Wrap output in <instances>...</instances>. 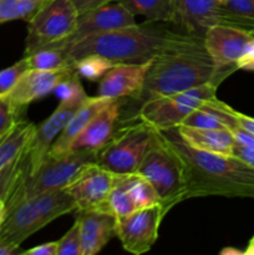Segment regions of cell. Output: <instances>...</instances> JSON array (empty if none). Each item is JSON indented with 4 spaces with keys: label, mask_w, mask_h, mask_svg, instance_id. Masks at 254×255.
Listing matches in <instances>:
<instances>
[{
    "label": "cell",
    "mask_w": 254,
    "mask_h": 255,
    "mask_svg": "<svg viewBox=\"0 0 254 255\" xmlns=\"http://www.w3.org/2000/svg\"><path fill=\"white\" fill-rule=\"evenodd\" d=\"M249 34L252 35V37H254V29H253V30H251V31H249Z\"/></svg>",
    "instance_id": "44"
},
{
    "label": "cell",
    "mask_w": 254,
    "mask_h": 255,
    "mask_svg": "<svg viewBox=\"0 0 254 255\" xmlns=\"http://www.w3.org/2000/svg\"><path fill=\"white\" fill-rule=\"evenodd\" d=\"M116 62L106 59L100 55H86L80 57L74 62V70L80 79L89 80V81H100L107 74Z\"/></svg>",
    "instance_id": "28"
},
{
    "label": "cell",
    "mask_w": 254,
    "mask_h": 255,
    "mask_svg": "<svg viewBox=\"0 0 254 255\" xmlns=\"http://www.w3.org/2000/svg\"><path fill=\"white\" fill-rule=\"evenodd\" d=\"M244 255H254V237L249 241L248 246H247L246 251H244Z\"/></svg>",
    "instance_id": "43"
},
{
    "label": "cell",
    "mask_w": 254,
    "mask_h": 255,
    "mask_svg": "<svg viewBox=\"0 0 254 255\" xmlns=\"http://www.w3.org/2000/svg\"><path fill=\"white\" fill-rule=\"evenodd\" d=\"M125 176L126 174H119L116 184L109 197V208L116 216V218L128 216L134 211H138L129 193Z\"/></svg>",
    "instance_id": "29"
},
{
    "label": "cell",
    "mask_w": 254,
    "mask_h": 255,
    "mask_svg": "<svg viewBox=\"0 0 254 255\" xmlns=\"http://www.w3.org/2000/svg\"><path fill=\"white\" fill-rule=\"evenodd\" d=\"M227 77L214 67L204 47L203 37L177 32L151 61L143 89L136 101L141 106L149 100L187 91L208 82L221 85Z\"/></svg>",
    "instance_id": "1"
},
{
    "label": "cell",
    "mask_w": 254,
    "mask_h": 255,
    "mask_svg": "<svg viewBox=\"0 0 254 255\" xmlns=\"http://www.w3.org/2000/svg\"><path fill=\"white\" fill-rule=\"evenodd\" d=\"M229 132L233 136L234 141L238 146L246 147V148H253L254 149V134L251 133V132L246 131L244 128H242L241 126L237 125V122H233V124L229 125L227 127Z\"/></svg>",
    "instance_id": "34"
},
{
    "label": "cell",
    "mask_w": 254,
    "mask_h": 255,
    "mask_svg": "<svg viewBox=\"0 0 254 255\" xmlns=\"http://www.w3.org/2000/svg\"><path fill=\"white\" fill-rule=\"evenodd\" d=\"M136 173L146 178L156 189L167 213L187 199L182 159L161 131L154 129Z\"/></svg>",
    "instance_id": "6"
},
{
    "label": "cell",
    "mask_w": 254,
    "mask_h": 255,
    "mask_svg": "<svg viewBox=\"0 0 254 255\" xmlns=\"http://www.w3.org/2000/svg\"><path fill=\"white\" fill-rule=\"evenodd\" d=\"M82 255H95L116 237V216L109 211H79Z\"/></svg>",
    "instance_id": "18"
},
{
    "label": "cell",
    "mask_w": 254,
    "mask_h": 255,
    "mask_svg": "<svg viewBox=\"0 0 254 255\" xmlns=\"http://www.w3.org/2000/svg\"><path fill=\"white\" fill-rule=\"evenodd\" d=\"M49 0H0V24L12 20L29 21Z\"/></svg>",
    "instance_id": "26"
},
{
    "label": "cell",
    "mask_w": 254,
    "mask_h": 255,
    "mask_svg": "<svg viewBox=\"0 0 254 255\" xmlns=\"http://www.w3.org/2000/svg\"><path fill=\"white\" fill-rule=\"evenodd\" d=\"M176 34L158 22L147 20L143 24L89 36L62 49L72 65L80 57L91 54L104 56L116 64H143L158 55Z\"/></svg>",
    "instance_id": "3"
},
{
    "label": "cell",
    "mask_w": 254,
    "mask_h": 255,
    "mask_svg": "<svg viewBox=\"0 0 254 255\" xmlns=\"http://www.w3.org/2000/svg\"><path fill=\"white\" fill-rule=\"evenodd\" d=\"M233 156L243 159L244 162H247L249 166H252L254 168V149L253 148H246V147L238 146V144L236 143V146H234Z\"/></svg>",
    "instance_id": "39"
},
{
    "label": "cell",
    "mask_w": 254,
    "mask_h": 255,
    "mask_svg": "<svg viewBox=\"0 0 254 255\" xmlns=\"http://www.w3.org/2000/svg\"><path fill=\"white\" fill-rule=\"evenodd\" d=\"M151 61L143 64H116L99 81V96L111 100L128 97L136 100L143 89Z\"/></svg>",
    "instance_id": "15"
},
{
    "label": "cell",
    "mask_w": 254,
    "mask_h": 255,
    "mask_svg": "<svg viewBox=\"0 0 254 255\" xmlns=\"http://www.w3.org/2000/svg\"><path fill=\"white\" fill-rule=\"evenodd\" d=\"M161 132L182 159L187 199L214 196L254 198V168L243 159L192 148L176 128Z\"/></svg>",
    "instance_id": "2"
},
{
    "label": "cell",
    "mask_w": 254,
    "mask_h": 255,
    "mask_svg": "<svg viewBox=\"0 0 254 255\" xmlns=\"http://www.w3.org/2000/svg\"><path fill=\"white\" fill-rule=\"evenodd\" d=\"M117 178L119 174L112 173L94 163L85 167L65 191L75 201L76 212L95 209L111 212L109 208V197Z\"/></svg>",
    "instance_id": "12"
},
{
    "label": "cell",
    "mask_w": 254,
    "mask_h": 255,
    "mask_svg": "<svg viewBox=\"0 0 254 255\" xmlns=\"http://www.w3.org/2000/svg\"><path fill=\"white\" fill-rule=\"evenodd\" d=\"M122 105L124 100H112L101 111L97 112L74 139L69 152L79 149L100 151L102 147L106 146L115 134V127L121 116Z\"/></svg>",
    "instance_id": "17"
},
{
    "label": "cell",
    "mask_w": 254,
    "mask_h": 255,
    "mask_svg": "<svg viewBox=\"0 0 254 255\" xmlns=\"http://www.w3.org/2000/svg\"><path fill=\"white\" fill-rule=\"evenodd\" d=\"M24 111L16 109L7 97L0 99V137L9 132L19 121L24 120L21 115Z\"/></svg>",
    "instance_id": "33"
},
{
    "label": "cell",
    "mask_w": 254,
    "mask_h": 255,
    "mask_svg": "<svg viewBox=\"0 0 254 255\" xmlns=\"http://www.w3.org/2000/svg\"><path fill=\"white\" fill-rule=\"evenodd\" d=\"M35 128L36 125L21 120L0 137V173L21 157L32 138Z\"/></svg>",
    "instance_id": "22"
},
{
    "label": "cell",
    "mask_w": 254,
    "mask_h": 255,
    "mask_svg": "<svg viewBox=\"0 0 254 255\" xmlns=\"http://www.w3.org/2000/svg\"><path fill=\"white\" fill-rule=\"evenodd\" d=\"M52 94L59 100V102L76 101V100H85L87 97L80 81V76L75 72V70H72L56 85Z\"/></svg>",
    "instance_id": "30"
},
{
    "label": "cell",
    "mask_w": 254,
    "mask_h": 255,
    "mask_svg": "<svg viewBox=\"0 0 254 255\" xmlns=\"http://www.w3.org/2000/svg\"><path fill=\"white\" fill-rule=\"evenodd\" d=\"M20 247L14 246V244L5 243V242H0V255H14L20 253Z\"/></svg>",
    "instance_id": "40"
},
{
    "label": "cell",
    "mask_w": 254,
    "mask_h": 255,
    "mask_svg": "<svg viewBox=\"0 0 254 255\" xmlns=\"http://www.w3.org/2000/svg\"><path fill=\"white\" fill-rule=\"evenodd\" d=\"M219 0H176L173 24L184 32L203 37L207 30L218 24Z\"/></svg>",
    "instance_id": "19"
},
{
    "label": "cell",
    "mask_w": 254,
    "mask_h": 255,
    "mask_svg": "<svg viewBox=\"0 0 254 255\" xmlns=\"http://www.w3.org/2000/svg\"><path fill=\"white\" fill-rule=\"evenodd\" d=\"M224 1H227V0H219V2H224Z\"/></svg>",
    "instance_id": "45"
},
{
    "label": "cell",
    "mask_w": 254,
    "mask_h": 255,
    "mask_svg": "<svg viewBox=\"0 0 254 255\" xmlns=\"http://www.w3.org/2000/svg\"><path fill=\"white\" fill-rule=\"evenodd\" d=\"M57 255H82L81 251V233H80V224L77 219L71 228L64 234L60 241H57Z\"/></svg>",
    "instance_id": "32"
},
{
    "label": "cell",
    "mask_w": 254,
    "mask_h": 255,
    "mask_svg": "<svg viewBox=\"0 0 254 255\" xmlns=\"http://www.w3.org/2000/svg\"><path fill=\"white\" fill-rule=\"evenodd\" d=\"M154 129L139 121L122 128L97 153V164L115 174L136 173Z\"/></svg>",
    "instance_id": "9"
},
{
    "label": "cell",
    "mask_w": 254,
    "mask_h": 255,
    "mask_svg": "<svg viewBox=\"0 0 254 255\" xmlns=\"http://www.w3.org/2000/svg\"><path fill=\"white\" fill-rule=\"evenodd\" d=\"M218 86L216 82H208L187 91L149 100L139 106L137 119L156 131L176 128L194 110L217 97Z\"/></svg>",
    "instance_id": "7"
},
{
    "label": "cell",
    "mask_w": 254,
    "mask_h": 255,
    "mask_svg": "<svg viewBox=\"0 0 254 255\" xmlns=\"http://www.w3.org/2000/svg\"><path fill=\"white\" fill-rule=\"evenodd\" d=\"M111 101V99L102 96L87 97L84 104L79 107V110L72 115L70 121L67 122L65 128L60 133V136L55 139L47 157H59L67 153L74 139L79 136L80 132L85 128V126L91 121L92 117Z\"/></svg>",
    "instance_id": "20"
},
{
    "label": "cell",
    "mask_w": 254,
    "mask_h": 255,
    "mask_svg": "<svg viewBox=\"0 0 254 255\" xmlns=\"http://www.w3.org/2000/svg\"><path fill=\"white\" fill-rule=\"evenodd\" d=\"M237 69L254 71V37H252L248 44H247L243 55L238 60Z\"/></svg>",
    "instance_id": "35"
},
{
    "label": "cell",
    "mask_w": 254,
    "mask_h": 255,
    "mask_svg": "<svg viewBox=\"0 0 254 255\" xmlns=\"http://www.w3.org/2000/svg\"><path fill=\"white\" fill-rule=\"evenodd\" d=\"M134 24H137L134 15L121 2L112 1L104 6L79 14L76 29L69 39H66L60 45V49L89 36L104 34V32L131 26Z\"/></svg>",
    "instance_id": "14"
},
{
    "label": "cell",
    "mask_w": 254,
    "mask_h": 255,
    "mask_svg": "<svg viewBox=\"0 0 254 255\" xmlns=\"http://www.w3.org/2000/svg\"><path fill=\"white\" fill-rule=\"evenodd\" d=\"M125 179H126V184L137 209L161 204V199H159L156 189L146 178L139 176L138 173H131L126 174Z\"/></svg>",
    "instance_id": "27"
},
{
    "label": "cell",
    "mask_w": 254,
    "mask_h": 255,
    "mask_svg": "<svg viewBox=\"0 0 254 255\" xmlns=\"http://www.w3.org/2000/svg\"><path fill=\"white\" fill-rule=\"evenodd\" d=\"M97 153L99 151L79 149L59 157H47L31 174H22L21 162V172L5 197L6 211L31 197L65 189L85 167L97 163Z\"/></svg>",
    "instance_id": "4"
},
{
    "label": "cell",
    "mask_w": 254,
    "mask_h": 255,
    "mask_svg": "<svg viewBox=\"0 0 254 255\" xmlns=\"http://www.w3.org/2000/svg\"><path fill=\"white\" fill-rule=\"evenodd\" d=\"M85 100L60 102L57 109L45 121L36 126L27 148L22 153V174L34 173L46 161L55 139L60 136L72 115L79 110Z\"/></svg>",
    "instance_id": "11"
},
{
    "label": "cell",
    "mask_w": 254,
    "mask_h": 255,
    "mask_svg": "<svg viewBox=\"0 0 254 255\" xmlns=\"http://www.w3.org/2000/svg\"><path fill=\"white\" fill-rule=\"evenodd\" d=\"M57 247L59 243L56 242H49V243L40 244V246L34 247L31 249L21 252V254L26 255H57Z\"/></svg>",
    "instance_id": "37"
},
{
    "label": "cell",
    "mask_w": 254,
    "mask_h": 255,
    "mask_svg": "<svg viewBox=\"0 0 254 255\" xmlns=\"http://www.w3.org/2000/svg\"><path fill=\"white\" fill-rule=\"evenodd\" d=\"M132 14L142 15L148 21L174 22L176 0H117Z\"/></svg>",
    "instance_id": "24"
},
{
    "label": "cell",
    "mask_w": 254,
    "mask_h": 255,
    "mask_svg": "<svg viewBox=\"0 0 254 255\" xmlns=\"http://www.w3.org/2000/svg\"><path fill=\"white\" fill-rule=\"evenodd\" d=\"M176 129L183 142L192 148L209 153L233 156L236 141L228 129L197 128L183 125L176 127Z\"/></svg>",
    "instance_id": "21"
},
{
    "label": "cell",
    "mask_w": 254,
    "mask_h": 255,
    "mask_svg": "<svg viewBox=\"0 0 254 255\" xmlns=\"http://www.w3.org/2000/svg\"><path fill=\"white\" fill-rule=\"evenodd\" d=\"M71 1L74 4L75 9L77 10V12L82 14V12H86L92 9H96V7L104 6V5L110 4L112 1H117V0H71Z\"/></svg>",
    "instance_id": "36"
},
{
    "label": "cell",
    "mask_w": 254,
    "mask_h": 255,
    "mask_svg": "<svg viewBox=\"0 0 254 255\" xmlns=\"http://www.w3.org/2000/svg\"><path fill=\"white\" fill-rule=\"evenodd\" d=\"M167 216L162 204L138 209L116 221V237L128 253L141 255L151 251L158 239L159 227Z\"/></svg>",
    "instance_id": "10"
},
{
    "label": "cell",
    "mask_w": 254,
    "mask_h": 255,
    "mask_svg": "<svg viewBox=\"0 0 254 255\" xmlns=\"http://www.w3.org/2000/svg\"><path fill=\"white\" fill-rule=\"evenodd\" d=\"M252 35L246 30L216 24L203 36L204 47L211 56L214 67L227 76L237 71V64Z\"/></svg>",
    "instance_id": "13"
},
{
    "label": "cell",
    "mask_w": 254,
    "mask_h": 255,
    "mask_svg": "<svg viewBox=\"0 0 254 255\" xmlns=\"http://www.w3.org/2000/svg\"><path fill=\"white\" fill-rule=\"evenodd\" d=\"M72 70L74 67L57 70V71L29 69L20 77L16 86L6 97L16 109L25 111V109L30 104L52 94L56 85L64 77H66Z\"/></svg>",
    "instance_id": "16"
},
{
    "label": "cell",
    "mask_w": 254,
    "mask_h": 255,
    "mask_svg": "<svg viewBox=\"0 0 254 255\" xmlns=\"http://www.w3.org/2000/svg\"><path fill=\"white\" fill-rule=\"evenodd\" d=\"M77 17L71 0H49L27 21L25 55L45 47H60L76 29Z\"/></svg>",
    "instance_id": "8"
},
{
    "label": "cell",
    "mask_w": 254,
    "mask_h": 255,
    "mask_svg": "<svg viewBox=\"0 0 254 255\" xmlns=\"http://www.w3.org/2000/svg\"><path fill=\"white\" fill-rule=\"evenodd\" d=\"M5 216H6V204H5V199L0 197V227L4 222Z\"/></svg>",
    "instance_id": "41"
},
{
    "label": "cell",
    "mask_w": 254,
    "mask_h": 255,
    "mask_svg": "<svg viewBox=\"0 0 254 255\" xmlns=\"http://www.w3.org/2000/svg\"><path fill=\"white\" fill-rule=\"evenodd\" d=\"M29 64V69L42 71H57L74 67L67 57L65 49L60 47H45L36 50L29 55H24Z\"/></svg>",
    "instance_id": "25"
},
{
    "label": "cell",
    "mask_w": 254,
    "mask_h": 255,
    "mask_svg": "<svg viewBox=\"0 0 254 255\" xmlns=\"http://www.w3.org/2000/svg\"><path fill=\"white\" fill-rule=\"evenodd\" d=\"M75 211V201L65 189L25 199L6 211L0 227V242L20 247L30 236L55 219Z\"/></svg>",
    "instance_id": "5"
},
{
    "label": "cell",
    "mask_w": 254,
    "mask_h": 255,
    "mask_svg": "<svg viewBox=\"0 0 254 255\" xmlns=\"http://www.w3.org/2000/svg\"><path fill=\"white\" fill-rule=\"evenodd\" d=\"M229 112H231V115L233 116V119L236 120L238 126H241L242 128H244L246 131L251 132V133L254 134V119H252V117L247 116V115L244 114H241V112L236 111V110L232 109L231 106H229Z\"/></svg>",
    "instance_id": "38"
},
{
    "label": "cell",
    "mask_w": 254,
    "mask_h": 255,
    "mask_svg": "<svg viewBox=\"0 0 254 255\" xmlns=\"http://www.w3.org/2000/svg\"><path fill=\"white\" fill-rule=\"evenodd\" d=\"M29 70L26 57H22L17 62H15L11 66L0 71V99L6 97L10 92L16 86L20 77Z\"/></svg>",
    "instance_id": "31"
},
{
    "label": "cell",
    "mask_w": 254,
    "mask_h": 255,
    "mask_svg": "<svg viewBox=\"0 0 254 255\" xmlns=\"http://www.w3.org/2000/svg\"><path fill=\"white\" fill-rule=\"evenodd\" d=\"M218 24L251 31L254 29V0H227L219 4Z\"/></svg>",
    "instance_id": "23"
},
{
    "label": "cell",
    "mask_w": 254,
    "mask_h": 255,
    "mask_svg": "<svg viewBox=\"0 0 254 255\" xmlns=\"http://www.w3.org/2000/svg\"><path fill=\"white\" fill-rule=\"evenodd\" d=\"M222 255H244V251H238L234 248H226L221 252Z\"/></svg>",
    "instance_id": "42"
}]
</instances>
